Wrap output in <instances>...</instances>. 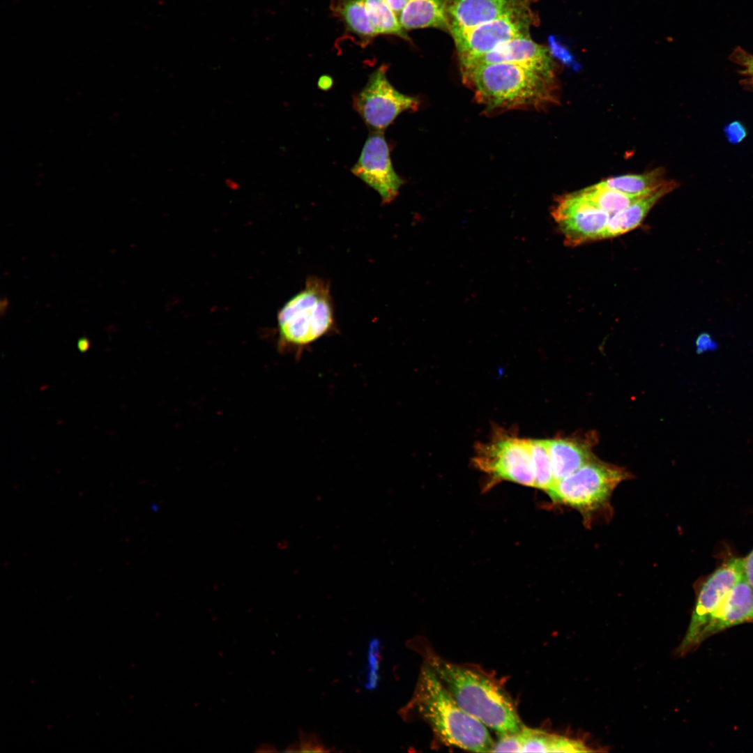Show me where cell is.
<instances>
[{
	"mask_svg": "<svg viewBox=\"0 0 753 753\" xmlns=\"http://www.w3.org/2000/svg\"><path fill=\"white\" fill-rule=\"evenodd\" d=\"M427 664L451 697L467 713L499 736L523 727L507 693L495 682L471 669L425 652Z\"/></svg>",
	"mask_w": 753,
	"mask_h": 753,
	"instance_id": "6da1fadb",
	"label": "cell"
},
{
	"mask_svg": "<svg viewBox=\"0 0 753 753\" xmlns=\"http://www.w3.org/2000/svg\"><path fill=\"white\" fill-rule=\"evenodd\" d=\"M463 82L487 110L538 108L554 100L553 79L508 63L460 68Z\"/></svg>",
	"mask_w": 753,
	"mask_h": 753,
	"instance_id": "7a4b0ae2",
	"label": "cell"
},
{
	"mask_svg": "<svg viewBox=\"0 0 753 753\" xmlns=\"http://www.w3.org/2000/svg\"><path fill=\"white\" fill-rule=\"evenodd\" d=\"M410 705L446 744L476 752L492 751L495 742L488 728L457 704L425 663Z\"/></svg>",
	"mask_w": 753,
	"mask_h": 753,
	"instance_id": "3957f363",
	"label": "cell"
},
{
	"mask_svg": "<svg viewBox=\"0 0 753 753\" xmlns=\"http://www.w3.org/2000/svg\"><path fill=\"white\" fill-rule=\"evenodd\" d=\"M278 347L300 357L321 337L335 334L337 324L328 280L310 275L305 286L280 309Z\"/></svg>",
	"mask_w": 753,
	"mask_h": 753,
	"instance_id": "277c9868",
	"label": "cell"
},
{
	"mask_svg": "<svg viewBox=\"0 0 753 753\" xmlns=\"http://www.w3.org/2000/svg\"><path fill=\"white\" fill-rule=\"evenodd\" d=\"M629 478L623 468L595 457L577 470L555 481L547 491L556 503L577 509L586 518L604 507L615 488Z\"/></svg>",
	"mask_w": 753,
	"mask_h": 753,
	"instance_id": "5b68a950",
	"label": "cell"
},
{
	"mask_svg": "<svg viewBox=\"0 0 753 753\" xmlns=\"http://www.w3.org/2000/svg\"><path fill=\"white\" fill-rule=\"evenodd\" d=\"M388 68L386 64L376 68L353 96V107L371 132H384L401 113L416 110L419 105L416 97L404 94L392 85Z\"/></svg>",
	"mask_w": 753,
	"mask_h": 753,
	"instance_id": "8992f818",
	"label": "cell"
},
{
	"mask_svg": "<svg viewBox=\"0 0 753 753\" xmlns=\"http://www.w3.org/2000/svg\"><path fill=\"white\" fill-rule=\"evenodd\" d=\"M536 18L527 6L452 36L459 61L487 53L513 38L530 36Z\"/></svg>",
	"mask_w": 753,
	"mask_h": 753,
	"instance_id": "52a82bcc",
	"label": "cell"
},
{
	"mask_svg": "<svg viewBox=\"0 0 753 753\" xmlns=\"http://www.w3.org/2000/svg\"><path fill=\"white\" fill-rule=\"evenodd\" d=\"M744 558H731L717 568L703 583L686 633L676 653L683 656L700 644L701 634L726 595L743 577Z\"/></svg>",
	"mask_w": 753,
	"mask_h": 753,
	"instance_id": "ba28073f",
	"label": "cell"
},
{
	"mask_svg": "<svg viewBox=\"0 0 753 753\" xmlns=\"http://www.w3.org/2000/svg\"><path fill=\"white\" fill-rule=\"evenodd\" d=\"M475 464L496 480L534 487L535 478L525 439L499 434L476 448Z\"/></svg>",
	"mask_w": 753,
	"mask_h": 753,
	"instance_id": "9c48e42d",
	"label": "cell"
},
{
	"mask_svg": "<svg viewBox=\"0 0 753 753\" xmlns=\"http://www.w3.org/2000/svg\"><path fill=\"white\" fill-rule=\"evenodd\" d=\"M551 213L568 246L604 239L611 216L577 192L558 197Z\"/></svg>",
	"mask_w": 753,
	"mask_h": 753,
	"instance_id": "30bf717a",
	"label": "cell"
},
{
	"mask_svg": "<svg viewBox=\"0 0 753 753\" xmlns=\"http://www.w3.org/2000/svg\"><path fill=\"white\" fill-rule=\"evenodd\" d=\"M351 172L376 191L383 204L394 201L404 183L393 168L383 132H371Z\"/></svg>",
	"mask_w": 753,
	"mask_h": 753,
	"instance_id": "8fae6325",
	"label": "cell"
},
{
	"mask_svg": "<svg viewBox=\"0 0 753 753\" xmlns=\"http://www.w3.org/2000/svg\"><path fill=\"white\" fill-rule=\"evenodd\" d=\"M459 61L460 68L492 63H514L554 78V64L549 48L536 43L530 36L513 38L487 53Z\"/></svg>",
	"mask_w": 753,
	"mask_h": 753,
	"instance_id": "7c38bea8",
	"label": "cell"
},
{
	"mask_svg": "<svg viewBox=\"0 0 753 753\" xmlns=\"http://www.w3.org/2000/svg\"><path fill=\"white\" fill-rule=\"evenodd\" d=\"M596 750L584 741L522 727L517 732L500 736L492 752H589Z\"/></svg>",
	"mask_w": 753,
	"mask_h": 753,
	"instance_id": "4fadbf2b",
	"label": "cell"
},
{
	"mask_svg": "<svg viewBox=\"0 0 753 753\" xmlns=\"http://www.w3.org/2000/svg\"><path fill=\"white\" fill-rule=\"evenodd\" d=\"M532 0H448V33L451 36L518 8Z\"/></svg>",
	"mask_w": 753,
	"mask_h": 753,
	"instance_id": "5bb4252c",
	"label": "cell"
},
{
	"mask_svg": "<svg viewBox=\"0 0 753 753\" xmlns=\"http://www.w3.org/2000/svg\"><path fill=\"white\" fill-rule=\"evenodd\" d=\"M744 623H753V590L745 577L730 590L713 613L701 634L699 643Z\"/></svg>",
	"mask_w": 753,
	"mask_h": 753,
	"instance_id": "9a60e30c",
	"label": "cell"
},
{
	"mask_svg": "<svg viewBox=\"0 0 753 753\" xmlns=\"http://www.w3.org/2000/svg\"><path fill=\"white\" fill-rule=\"evenodd\" d=\"M555 481L573 473L595 457L591 444L579 437L546 440Z\"/></svg>",
	"mask_w": 753,
	"mask_h": 753,
	"instance_id": "2e32d148",
	"label": "cell"
},
{
	"mask_svg": "<svg viewBox=\"0 0 753 753\" xmlns=\"http://www.w3.org/2000/svg\"><path fill=\"white\" fill-rule=\"evenodd\" d=\"M333 15L342 22L347 34L364 47L379 35L362 0H330Z\"/></svg>",
	"mask_w": 753,
	"mask_h": 753,
	"instance_id": "e0dca14e",
	"label": "cell"
},
{
	"mask_svg": "<svg viewBox=\"0 0 753 753\" xmlns=\"http://www.w3.org/2000/svg\"><path fill=\"white\" fill-rule=\"evenodd\" d=\"M448 0H408L399 15L402 27L408 31L436 28L448 32Z\"/></svg>",
	"mask_w": 753,
	"mask_h": 753,
	"instance_id": "ac0fdd59",
	"label": "cell"
},
{
	"mask_svg": "<svg viewBox=\"0 0 753 753\" xmlns=\"http://www.w3.org/2000/svg\"><path fill=\"white\" fill-rule=\"evenodd\" d=\"M677 186L674 181L657 190L646 195L632 204L625 209L610 216L604 239L615 237L625 234L639 227L648 213L663 196L668 194Z\"/></svg>",
	"mask_w": 753,
	"mask_h": 753,
	"instance_id": "d6986e66",
	"label": "cell"
},
{
	"mask_svg": "<svg viewBox=\"0 0 753 753\" xmlns=\"http://www.w3.org/2000/svg\"><path fill=\"white\" fill-rule=\"evenodd\" d=\"M669 181L664 179L661 169H656L641 174H625L611 177L602 181L600 183L623 193L642 196L657 190Z\"/></svg>",
	"mask_w": 753,
	"mask_h": 753,
	"instance_id": "ffe728a7",
	"label": "cell"
},
{
	"mask_svg": "<svg viewBox=\"0 0 753 753\" xmlns=\"http://www.w3.org/2000/svg\"><path fill=\"white\" fill-rule=\"evenodd\" d=\"M577 192L588 202L610 215L625 209L644 196H634L623 193L600 183L579 190Z\"/></svg>",
	"mask_w": 753,
	"mask_h": 753,
	"instance_id": "44dd1931",
	"label": "cell"
},
{
	"mask_svg": "<svg viewBox=\"0 0 753 753\" xmlns=\"http://www.w3.org/2000/svg\"><path fill=\"white\" fill-rule=\"evenodd\" d=\"M379 35L393 36L411 41L399 19L384 0H362Z\"/></svg>",
	"mask_w": 753,
	"mask_h": 753,
	"instance_id": "7402d4cb",
	"label": "cell"
},
{
	"mask_svg": "<svg viewBox=\"0 0 753 753\" xmlns=\"http://www.w3.org/2000/svg\"><path fill=\"white\" fill-rule=\"evenodd\" d=\"M535 478V487L547 491L554 483L546 440L525 439Z\"/></svg>",
	"mask_w": 753,
	"mask_h": 753,
	"instance_id": "603a6c76",
	"label": "cell"
},
{
	"mask_svg": "<svg viewBox=\"0 0 753 753\" xmlns=\"http://www.w3.org/2000/svg\"><path fill=\"white\" fill-rule=\"evenodd\" d=\"M379 660H380V641L377 638H372L368 646L367 666L364 686L367 690H374L379 684Z\"/></svg>",
	"mask_w": 753,
	"mask_h": 753,
	"instance_id": "cb8c5ba5",
	"label": "cell"
},
{
	"mask_svg": "<svg viewBox=\"0 0 753 753\" xmlns=\"http://www.w3.org/2000/svg\"><path fill=\"white\" fill-rule=\"evenodd\" d=\"M548 48L552 56L556 58L564 65L572 68L574 70L579 68V64L575 60V56L558 36L551 35L548 38Z\"/></svg>",
	"mask_w": 753,
	"mask_h": 753,
	"instance_id": "d4e9b609",
	"label": "cell"
},
{
	"mask_svg": "<svg viewBox=\"0 0 753 753\" xmlns=\"http://www.w3.org/2000/svg\"><path fill=\"white\" fill-rule=\"evenodd\" d=\"M731 58L733 62L743 68L740 73L746 78V82L753 85V54L738 47L732 53Z\"/></svg>",
	"mask_w": 753,
	"mask_h": 753,
	"instance_id": "484cf974",
	"label": "cell"
},
{
	"mask_svg": "<svg viewBox=\"0 0 753 753\" xmlns=\"http://www.w3.org/2000/svg\"><path fill=\"white\" fill-rule=\"evenodd\" d=\"M725 134L731 143L738 144L747 136V130L740 122L733 121L726 126Z\"/></svg>",
	"mask_w": 753,
	"mask_h": 753,
	"instance_id": "4316f807",
	"label": "cell"
},
{
	"mask_svg": "<svg viewBox=\"0 0 753 753\" xmlns=\"http://www.w3.org/2000/svg\"><path fill=\"white\" fill-rule=\"evenodd\" d=\"M298 752H325L324 747L318 742V739L312 736H304L301 738V742L296 745Z\"/></svg>",
	"mask_w": 753,
	"mask_h": 753,
	"instance_id": "83f0119b",
	"label": "cell"
},
{
	"mask_svg": "<svg viewBox=\"0 0 753 753\" xmlns=\"http://www.w3.org/2000/svg\"><path fill=\"white\" fill-rule=\"evenodd\" d=\"M696 345L698 353L704 352L708 350H713L717 347L715 342L708 333L701 334L697 339Z\"/></svg>",
	"mask_w": 753,
	"mask_h": 753,
	"instance_id": "f1b7e54d",
	"label": "cell"
},
{
	"mask_svg": "<svg viewBox=\"0 0 753 753\" xmlns=\"http://www.w3.org/2000/svg\"><path fill=\"white\" fill-rule=\"evenodd\" d=\"M745 577L753 590V549L744 558Z\"/></svg>",
	"mask_w": 753,
	"mask_h": 753,
	"instance_id": "f546056e",
	"label": "cell"
},
{
	"mask_svg": "<svg viewBox=\"0 0 753 753\" xmlns=\"http://www.w3.org/2000/svg\"><path fill=\"white\" fill-rule=\"evenodd\" d=\"M391 10L399 17V15L407 3L408 0H384Z\"/></svg>",
	"mask_w": 753,
	"mask_h": 753,
	"instance_id": "4dcf8cb0",
	"label": "cell"
},
{
	"mask_svg": "<svg viewBox=\"0 0 753 753\" xmlns=\"http://www.w3.org/2000/svg\"><path fill=\"white\" fill-rule=\"evenodd\" d=\"M333 84V80L332 77L326 75L321 76L318 81L319 89L324 91L330 89Z\"/></svg>",
	"mask_w": 753,
	"mask_h": 753,
	"instance_id": "1f68e13d",
	"label": "cell"
},
{
	"mask_svg": "<svg viewBox=\"0 0 753 753\" xmlns=\"http://www.w3.org/2000/svg\"><path fill=\"white\" fill-rule=\"evenodd\" d=\"M89 346H90V342H89V340L87 338L82 337V338L79 339V340L77 342V347H78V349H79V350L80 351H82V352L86 351L89 348Z\"/></svg>",
	"mask_w": 753,
	"mask_h": 753,
	"instance_id": "d6a6232c",
	"label": "cell"
},
{
	"mask_svg": "<svg viewBox=\"0 0 753 753\" xmlns=\"http://www.w3.org/2000/svg\"><path fill=\"white\" fill-rule=\"evenodd\" d=\"M273 747H269V745H261L260 747H258V750H257V752H273Z\"/></svg>",
	"mask_w": 753,
	"mask_h": 753,
	"instance_id": "836d02e7",
	"label": "cell"
}]
</instances>
